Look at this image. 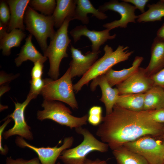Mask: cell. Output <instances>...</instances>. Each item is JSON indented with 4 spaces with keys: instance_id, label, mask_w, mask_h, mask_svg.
<instances>
[{
    "instance_id": "obj_1",
    "label": "cell",
    "mask_w": 164,
    "mask_h": 164,
    "mask_svg": "<svg viewBox=\"0 0 164 164\" xmlns=\"http://www.w3.org/2000/svg\"><path fill=\"white\" fill-rule=\"evenodd\" d=\"M152 111H132L116 104L111 113L103 117L96 135L113 150L142 137L156 136L164 128L153 120Z\"/></svg>"
},
{
    "instance_id": "obj_2",
    "label": "cell",
    "mask_w": 164,
    "mask_h": 164,
    "mask_svg": "<svg viewBox=\"0 0 164 164\" xmlns=\"http://www.w3.org/2000/svg\"><path fill=\"white\" fill-rule=\"evenodd\" d=\"M128 46L119 45L114 51L108 45L104 48V53L97 60L88 71L75 84L73 85L74 91L77 93L83 86L87 85L91 80L100 75L104 74L114 65L128 60L134 52L128 50Z\"/></svg>"
},
{
    "instance_id": "obj_3",
    "label": "cell",
    "mask_w": 164,
    "mask_h": 164,
    "mask_svg": "<svg viewBox=\"0 0 164 164\" xmlns=\"http://www.w3.org/2000/svg\"><path fill=\"white\" fill-rule=\"evenodd\" d=\"M75 130L77 133L83 136V140L76 147L62 152L59 159L64 164H84L87 156L91 152L104 153L108 151V145L98 140L87 129L81 127Z\"/></svg>"
},
{
    "instance_id": "obj_4",
    "label": "cell",
    "mask_w": 164,
    "mask_h": 164,
    "mask_svg": "<svg viewBox=\"0 0 164 164\" xmlns=\"http://www.w3.org/2000/svg\"><path fill=\"white\" fill-rule=\"evenodd\" d=\"M72 19L67 18L61 26L56 31L53 37L44 52V56L48 58L50 69L48 75L53 80H56L59 75V67L61 62L64 58L67 57V50L71 41L68 36V29Z\"/></svg>"
},
{
    "instance_id": "obj_5",
    "label": "cell",
    "mask_w": 164,
    "mask_h": 164,
    "mask_svg": "<svg viewBox=\"0 0 164 164\" xmlns=\"http://www.w3.org/2000/svg\"><path fill=\"white\" fill-rule=\"evenodd\" d=\"M70 68L59 79H44L45 84L41 93L45 100L63 102L72 109L78 108L75 97Z\"/></svg>"
},
{
    "instance_id": "obj_6",
    "label": "cell",
    "mask_w": 164,
    "mask_h": 164,
    "mask_svg": "<svg viewBox=\"0 0 164 164\" xmlns=\"http://www.w3.org/2000/svg\"><path fill=\"white\" fill-rule=\"evenodd\" d=\"M42 106L43 110L38 111L37 113V118L41 121L51 120L70 129H76L87 124L88 114L81 117L74 116L72 115V112L68 108L59 101L44 99Z\"/></svg>"
},
{
    "instance_id": "obj_7",
    "label": "cell",
    "mask_w": 164,
    "mask_h": 164,
    "mask_svg": "<svg viewBox=\"0 0 164 164\" xmlns=\"http://www.w3.org/2000/svg\"><path fill=\"white\" fill-rule=\"evenodd\" d=\"M24 21L26 24L25 29L34 36L44 52L48 46L47 38L52 39L56 32L54 29V23L52 15L39 14L28 5Z\"/></svg>"
},
{
    "instance_id": "obj_8",
    "label": "cell",
    "mask_w": 164,
    "mask_h": 164,
    "mask_svg": "<svg viewBox=\"0 0 164 164\" xmlns=\"http://www.w3.org/2000/svg\"><path fill=\"white\" fill-rule=\"evenodd\" d=\"M144 158L149 164H163L164 145L149 136L142 137L123 146Z\"/></svg>"
},
{
    "instance_id": "obj_9",
    "label": "cell",
    "mask_w": 164,
    "mask_h": 164,
    "mask_svg": "<svg viewBox=\"0 0 164 164\" xmlns=\"http://www.w3.org/2000/svg\"><path fill=\"white\" fill-rule=\"evenodd\" d=\"M74 138L71 136L64 138L63 144L60 147H58L57 145L53 147H38L29 144L20 136H17L15 139V143L19 147L28 148L34 151L41 164H60L59 162H56L57 159L63 150L72 146Z\"/></svg>"
},
{
    "instance_id": "obj_10",
    "label": "cell",
    "mask_w": 164,
    "mask_h": 164,
    "mask_svg": "<svg viewBox=\"0 0 164 164\" xmlns=\"http://www.w3.org/2000/svg\"><path fill=\"white\" fill-rule=\"evenodd\" d=\"M98 9L103 13L110 10L117 12L120 15L121 18L119 19L103 25V27L110 30L118 27L126 28L128 23H135V19L138 17L135 13L136 9V7L123 1L120 2L117 0H111L99 6Z\"/></svg>"
},
{
    "instance_id": "obj_11",
    "label": "cell",
    "mask_w": 164,
    "mask_h": 164,
    "mask_svg": "<svg viewBox=\"0 0 164 164\" xmlns=\"http://www.w3.org/2000/svg\"><path fill=\"white\" fill-rule=\"evenodd\" d=\"M33 99L28 95L26 100L22 103L15 102V109L13 112L6 118H9L14 121L13 127L3 132L2 135L6 139L13 135H17L27 140L33 139L30 127L26 121L24 117L25 110L30 101Z\"/></svg>"
},
{
    "instance_id": "obj_12",
    "label": "cell",
    "mask_w": 164,
    "mask_h": 164,
    "mask_svg": "<svg viewBox=\"0 0 164 164\" xmlns=\"http://www.w3.org/2000/svg\"><path fill=\"white\" fill-rule=\"evenodd\" d=\"M154 86L153 81L145 69L139 67L125 80L116 86L119 95L145 93Z\"/></svg>"
},
{
    "instance_id": "obj_13",
    "label": "cell",
    "mask_w": 164,
    "mask_h": 164,
    "mask_svg": "<svg viewBox=\"0 0 164 164\" xmlns=\"http://www.w3.org/2000/svg\"><path fill=\"white\" fill-rule=\"evenodd\" d=\"M70 51L72 60L69 68L72 78L83 76L97 60L101 51L94 52L88 51L85 54L81 51L71 45Z\"/></svg>"
},
{
    "instance_id": "obj_14",
    "label": "cell",
    "mask_w": 164,
    "mask_h": 164,
    "mask_svg": "<svg viewBox=\"0 0 164 164\" xmlns=\"http://www.w3.org/2000/svg\"><path fill=\"white\" fill-rule=\"evenodd\" d=\"M108 29L97 31L90 30L86 25L76 26L70 32V34L73 37L74 43L80 39L81 36L87 37L91 41L92 51L97 52L100 50V46L108 40L114 39L116 37L115 34L111 35Z\"/></svg>"
},
{
    "instance_id": "obj_15",
    "label": "cell",
    "mask_w": 164,
    "mask_h": 164,
    "mask_svg": "<svg viewBox=\"0 0 164 164\" xmlns=\"http://www.w3.org/2000/svg\"><path fill=\"white\" fill-rule=\"evenodd\" d=\"M97 86L101 88L102 95L100 100L104 104L106 114L112 111L113 107L116 104L119 95L117 88H113L109 85L104 74L97 77L92 80L90 84L91 90L94 91Z\"/></svg>"
},
{
    "instance_id": "obj_16",
    "label": "cell",
    "mask_w": 164,
    "mask_h": 164,
    "mask_svg": "<svg viewBox=\"0 0 164 164\" xmlns=\"http://www.w3.org/2000/svg\"><path fill=\"white\" fill-rule=\"evenodd\" d=\"M10 12V18L7 31L10 32L19 28L23 31L25 29L24 24L25 14L30 0H8L6 1Z\"/></svg>"
},
{
    "instance_id": "obj_17",
    "label": "cell",
    "mask_w": 164,
    "mask_h": 164,
    "mask_svg": "<svg viewBox=\"0 0 164 164\" xmlns=\"http://www.w3.org/2000/svg\"><path fill=\"white\" fill-rule=\"evenodd\" d=\"M151 55L149 64L145 68L146 73L150 77L164 68V41L156 37L154 39Z\"/></svg>"
},
{
    "instance_id": "obj_18",
    "label": "cell",
    "mask_w": 164,
    "mask_h": 164,
    "mask_svg": "<svg viewBox=\"0 0 164 164\" xmlns=\"http://www.w3.org/2000/svg\"><path fill=\"white\" fill-rule=\"evenodd\" d=\"M144 60L141 56H136L130 67L119 70H115L112 68L104 74L109 85L112 87L124 82L135 73L138 69Z\"/></svg>"
},
{
    "instance_id": "obj_19",
    "label": "cell",
    "mask_w": 164,
    "mask_h": 164,
    "mask_svg": "<svg viewBox=\"0 0 164 164\" xmlns=\"http://www.w3.org/2000/svg\"><path fill=\"white\" fill-rule=\"evenodd\" d=\"M56 1V7L52 16L54 26L59 28L67 17H71L73 20L76 0H57Z\"/></svg>"
},
{
    "instance_id": "obj_20",
    "label": "cell",
    "mask_w": 164,
    "mask_h": 164,
    "mask_svg": "<svg viewBox=\"0 0 164 164\" xmlns=\"http://www.w3.org/2000/svg\"><path fill=\"white\" fill-rule=\"evenodd\" d=\"M32 35L29 34L26 39L25 44L22 47L18 56L15 59V62L16 66L19 67L22 63L27 60H30L35 63L40 61L44 63L47 58L43 56L35 47L32 39Z\"/></svg>"
},
{
    "instance_id": "obj_21",
    "label": "cell",
    "mask_w": 164,
    "mask_h": 164,
    "mask_svg": "<svg viewBox=\"0 0 164 164\" xmlns=\"http://www.w3.org/2000/svg\"><path fill=\"white\" fill-rule=\"evenodd\" d=\"M91 14L100 20L107 19V16L95 8L89 0H76V7L73 19L80 21L83 24H87L89 22L87 14Z\"/></svg>"
},
{
    "instance_id": "obj_22",
    "label": "cell",
    "mask_w": 164,
    "mask_h": 164,
    "mask_svg": "<svg viewBox=\"0 0 164 164\" xmlns=\"http://www.w3.org/2000/svg\"><path fill=\"white\" fill-rule=\"evenodd\" d=\"M26 36V34L23 31L17 29L5 33L0 39V49L2 50L3 54L5 56L10 55L11 49L19 47Z\"/></svg>"
},
{
    "instance_id": "obj_23",
    "label": "cell",
    "mask_w": 164,
    "mask_h": 164,
    "mask_svg": "<svg viewBox=\"0 0 164 164\" xmlns=\"http://www.w3.org/2000/svg\"><path fill=\"white\" fill-rule=\"evenodd\" d=\"M164 108V89L154 86L145 93L143 110Z\"/></svg>"
},
{
    "instance_id": "obj_24",
    "label": "cell",
    "mask_w": 164,
    "mask_h": 164,
    "mask_svg": "<svg viewBox=\"0 0 164 164\" xmlns=\"http://www.w3.org/2000/svg\"><path fill=\"white\" fill-rule=\"evenodd\" d=\"M145 93L119 95L116 104L125 109L139 111L143 110Z\"/></svg>"
},
{
    "instance_id": "obj_25",
    "label": "cell",
    "mask_w": 164,
    "mask_h": 164,
    "mask_svg": "<svg viewBox=\"0 0 164 164\" xmlns=\"http://www.w3.org/2000/svg\"><path fill=\"white\" fill-rule=\"evenodd\" d=\"M118 164H149L141 155L121 146L113 150Z\"/></svg>"
},
{
    "instance_id": "obj_26",
    "label": "cell",
    "mask_w": 164,
    "mask_h": 164,
    "mask_svg": "<svg viewBox=\"0 0 164 164\" xmlns=\"http://www.w3.org/2000/svg\"><path fill=\"white\" fill-rule=\"evenodd\" d=\"M149 9L138 15L137 21L139 23L161 21L164 17V2L162 0L156 3L148 4Z\"/></svg>"
},
{
    "instance_id": "obj_27",
    "label": "cell",
    "mask_w": 164,
    "mask_h": 164,
    "mask_svg": "<svg viewBox=\"0 0 164 164\" xmlns=\"http://www.w3.org/2000/svg\"><path fill=\"white\" fill-rule=\"evenodd\" d=\"M29 5L35 10L40 12L47 15H53L56 5L55 0H32Z\"/></svg>"
},
{
    "instance_id": "obj_28",
    "label": "cell",
    "mask_w": 164,
    "mask_h": 164,
    "mask_svg": "<svg viewBox=\"0 0 164 164\" xmlns=\"http://www.w3.org/2000/svg\"><path fill=\"white\" fill-rule=\"evenodd\" d=\"M102 109L101 107L94 106L92 107L88 111L87 121L94 126H98L102 122Z\"/></svg>"
},
{
    "instance_id": "obj_29",
    "label": "cell",
    "mask_w": 164,
    "mask_h": 164,
    "mask_svg": "<svg viewBox=\"0 0 164 164\" xmlns=\"http://www.w3.org/2000/svg\"><path fill=\"white\" fill-rule=\"evenodd\" d=\"M30 88L28 95L32 98H35L40 94L45 84L44 79L41 78L32 79L30 81Z\"/></svg>"
},
{
    "instance_id": "obj_30",
    "label": "cell",
    "mask_w": 164,
    "mask_h": 164,
    "mask_svg": "<svg viewBox=\"0 0 164 164\" xmlns=\"http://www.w3.org/2000/svg\"><path fill=\"white\" fill-rule=\"evenodd\" d=\"M10 9L6 1H1L0 4V22L8 26L10 18Z\"/></svg>"
},
{
    "instance_id": "obj_31",
    "label": "cell",
    "mask_w": 164,
    "mask_h": 164,
    "mask_svg": "<svg viewBox=\"0 0 164 164\" xmlns=\"http://www.w3.org/2000/svg\"><path fill=\"white\" fill-rule=\"evenodd\" d=\"M5 164H41V163L38 157H35L29 160L21 158L15 159L10 156L6 158Z\"/></svg>"
},
{
    "instance_id": "obj_32",
    "label": "cell",
    "mask_w": 164,
    "mask_h": 164,
    "mask_svg": "<svg viewBox=\"0 0 164 164\" xmlns=\"http://www.w3.org/2000/svg\"><path fill=\"white\" fill-rule=\"evenodd\" d=\"M43 63L40 61H38L34 63L31 73L32 79L41 78L43 72Z\"/></svg>"
},
{
    "instance_id": "obj_33",
    "label": "cell",
    "mask_w": 164,
    "mask_h": 164,
    "mask_svg": "<svg viewBox=\"0 0 164 164\" xmlns=\"http://www.w3.org/2000/svg\"><path fill=\"white\" fill-rule=\"evenodd\" d=\"M150 77L154 86H158L164 89V68Z\"/></svg>"
},
{
    "instance_id": "obj_34",
    "label": "cell",
    "mask_w": 164,
    "mask_h": 164,
    "mask_svg": "<svg viewBox=\"0 0 164 164\" xmlns=\"http://www.w3.org/2000/svg\"><path fill=\"white\" fill-rule=\"evenodd\" d=\"M151 116L154 121L160 123H164V108L152 110Z\"/></svg>"
},
{
    "instance_id": "obj_35",
    "label": "cell",
    "mask_w": 164,
    "mask_h": 164,
    "mask_svg": "<svg viewBox=\"0 0 164 164\" xmlns=\"http://www.w3.org/2000/svg\"><path fill=\"white\" fill-rule=\"evenodd\" d=\"M122 1L131 3L134 5L136 9H138L142 13L145 12V7L149 1V0H122Z\"/></svg>"
},
{
    "instance_id": "obj_36",
    "label": "cell",
    "mask_w": 164,
    "mask_h": 164,
    "mask_svg": "<svg viewBox=\"0 0 164 164\" xmlns=\"http://www.w3.org/2000/svg\"><path fill=\"white\" fill-rule=\"evenodd\" d=\"M15 76H11L6 74L4 72H1L0 73V85L11 80Z\"/></svg>"
},
{
    "instance_id": "obj_37",
    "label": "cell",
    "mask_w": 164,
    "mask_h": 164,
    "mask_svg": "<svg viewBox=\"0 0 164 164\" xmlns=\"http://www.w3.org/2000/svg\"><path fill=\"white\" fill-rule=\"evenodd\" d=\"M84 164H109L106 161L97 159L95 160H91L87 159L84 163Z\"/></svg>"
},
{
    "instance_id": "obj_38",
    "label": "cell",
    "mask_w": 164,
    "mask_h": 164,
    "mask_svg": "<svg viewBox=\"0 0 164 164\" xmlns=\"http://www.w3.org/2000/svg\"><path fill=\"white\" fill-rule=\"evenodd\" d=\"M156 37L164 41V22L157 30Z\"/></svg>"
},
{
    "instance_id": "obj_39",
    "label": "cell",
    "mask_w": 164,
    "mask_h": 164,
    "mask_svg": "<svg viewBox=\"0 0 164 164\" xmlns=\"http://www.w3.org/2000/svg\"><path fill=\"white\" fill-rule=\"evenodd\" d=\"M8 26L0 22V39L6 33L7 30Z\"/></svg>"
},
{
    "instance_id": "obj_40",
    "label": "cell",
    "mask_w": 164,
    "mask_h": 164,
    "mask_svg": "<svg viewBox=\"0 0 164 164\" xmlns=\"http://www.w3.org/2000/svg\"><path fill=\"white\" fill-rule=\"evenodd\" d=\"M9 90L8 87L6 86H2L0 88V96H2L5 92Z\"/></svg>"
},
{
    "instance_id": "obj_41",
    "label": "cell",
    "mask_w": 164,
    "mask_h": 164,
    "mask_svg": "<svg viewBox=\"0 0 164 164\" xmlns=\"http://www.w3.org/2000/svg\"><path fill=\"white\" fill-rule=\"evenodd\" d=\"M162 0L163 2H164V0Z\"/></svg>"
},
{
    "instance_id": "obj_42",
    "label": "cell",
    "mask_w": 164,
    "mask_h": 164,
    "mask_svg": "<svg viewBox=\"0 0 164 164\" xmlns=\"http://www.w3.org/2000/svg\"><path fill=\"white\" fill-rule=\"evenodd\" d=\"M163 132H164V131H163Z\"/></svg>"
},
{
    "instance_id": "obj_43",
    "label": "cell",
    "mask_w": 164,
    "mask_h": 164,
    "mask_svg": "<svg viewBox=\"0 0 164 164\" xmlns=\"http://www.w3.org/2000/svg\"><path fill=\"white\" fill-rule=\"evenodd\" d=\"M163 144H164V143H163Z\"/></svg>"
},
{
    "instance_id": "obj_44",
    "label": "cell",
    "mask_w": 164,
    "mask_h": 164,
    "mask_svg": "<svg viewBox=\"0 0 164 164\" xmlns=\"http://www.w3.org/2000/svg\"><path fill=\"white\" fill-rule=\"evenodd\" d=\"M163 164H164V163Z\"/></svg>"
},
{
    "instance_id": "obj_45",
    "label": "cell",
    "mask_w": 164,
    "mask_h": 164,
    "mask_svg": "<svg viewBox=\"0 0 164 164\" xmlns=\"http://www.w3.org/2000/svg\"></svg>"
}]
</instances>
